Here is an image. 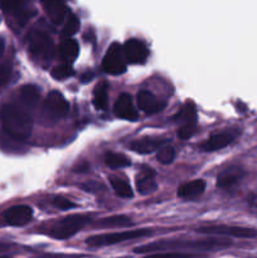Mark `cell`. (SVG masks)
I'll return each instance as SVG.
<instances>
[{
    "instance_id": "obj_1",
    "label": "cell",
    "mask_w": 257,
    "mask_h": 258,
    "mask_svg": "<svg viewBox=\"0 0 257 258\" xmlns=\"http://www.w3.org/2000/svg\"><path fill=\"white\" fill-rule=\"evenodd\" d=\"M232 246V241L227 238H206L193 239V241H159L153 243L144 244L134 249L135 253H160L164 251L178 252V251H194V252H208L218 251V249L228 248Z\"/></svg>"
},
{
    "instance_id": "obj_2",
    "label": "cell",
    "mask_w": 257,
    "mask_h": 258,
    "mask_svg": "<svg viewBox=\"0 0 257 258\" xmlns=\"http://www.w3.org/2000/svg\"><path fill=\"white\" fill-rule=\"evenodd\" d=\"M0 120H2L4 131L12 138L19 141H24L32 134L33 120L27 110L13 103H7L0 110Z\"/></svg>"
},
{
    "instance_id": "obj_3",
    "label": "cell",
    "mask_w": 257,
    "mask_h": 258,
    "mask_svg": "<svg viewBox=\"0 0 257 258\" xmlns=\"http://www.w3.org/2000/svg\"><path fill=\"white\" fill-rule=\"evenodd\" d=\"M88 222H90V217L86 214H72L50 224L47 233L52 238L65 241L85 228Z\"/></svg>"
},
{
    "instance_id": "obj_4",
    "label": "cell",
    "mask_w": 257,
    "mask_h": 258,
    "mask_svg": "<svg viewBox=\"0 0 257 258\" xmlns=\"http://www.w3.org/2000/svg\"><path fill=\"white\" fill-rule=\"evenodd\" d=\"M153 233L151 229H136V231H125V232H113V233H103L91 236L86 239V244L90 247H106L112 244L122 243L126 241L144 238L149 237Z\"/></svg>"
},
{
    "instance_id": "obj_5",
    "label": "cell",
    "mask_w": 257,
    "mask_h": 258,
    "mask_svg": "<svg viewBox=\"0 0 257 258\" xmlns=\"http://www.w3.org/2000/svg\"><path fill=\"white\" fill-rule=\"evenodd\" d=\"M29 52L38 59L50 60L54 55V43L52 38L42 30H33L28 35Z\"/></svg>"
},
{
    "instance_id": "obj_6",
    "label": "cell",
    "mask_w": 257,
    "mask_h": 258,
    "mask_svg": "<svg viewBox=\"0 0 257 258\" xmlns=\"http://www.w3.org/2000/svg\"><path fill=\"white\" fill-rule=\"evenodd\" d=\"M70 112V103L58 91H50L43 105V115L45 120L52 122L66 117Z\"/></svg>"
},
{
    "instance_id": "obj_7",
    "label": "cell",
    "mask_w": 257,
    "mask_h": 258,
    "mask_svg": "<svg viewBox=\"0 0 257 258\" xmlns=\"http://www.w3.org/2000/svg\"><path fill=\"white\" fill-rule=\"evenodd\" d=\"M198 233L211 234V236H224L233 237V238H256L257 229L248 228V227L238 226H226V224H214V226L199 227L197 229Z\"/></svg>"
},
{
    "instance_id": "obj_8",
    "label": "cell",
    "mask_w": 257,
    "mask_h": 258,
    "mask_svg": "<svg viewBox=\"0 0 257 258\" xmlns=\"http://www.w3.org/2000/svg\"><path fill=\"white\" fill-rule=\"evenodd\" d=\"M102 68L106 73L112 76L122 75L126 71V58L122 47L118 43H112L108 47L103 57Z\"/></svg>"
},
{
    "instance_id": "obj_9",
    "label": "cell",
    "mask_w": 257,
    "mask_h": 258,
    "mask_svg": "<svg viewBox=\"0 0 257 258\" xmlns=\"http://www.w3.org/2000/svg\"><path fill=\"white\" fill-rule=\"evenodd\" d=\"M126 62L133 64H143L146 62L149 50L146 45L139 39H128L122 47Z\"/></svg>"
},
{
    "instance_id": "obj_10",
    "label": "cell",
    "mask_w": 257,
    "mask_h": 258,
    "mask_svg": "<svg viewBox=\"0 0 257 258\" xmlns=\"http://www.w3.org/2000/svg\"><path fill=\"white\" fill-rule=\"evenodd\" d=\"M32 208L25 206V204H19V206L12 207L8 211H5L4 213V219L7 221V223L14 227L24 226V224H27L32 219Z\"/></svg>"
},
{
    "instance_id": "obj_11",
    "label": "cell",
    "mask_w": 257,
    "mask_h": 258,
    "mask_svg": "<svg viewBox=\"0 0 257 258\" xmlns=\"http://www.w3.org/2000/svg\"><path fill=\"white\" fill-rule=\"evenodd\" d=\"M113 112L117 117L128 121H135L139 116L138 111L135 110V106H134L133 98L128 93H122L118 96L113 105Z\"/></svg>"
},
{
    "instance_id": "obj_12",
    "label": "cell",
    "mask_w": 257,
    "mask_h": 258,
    "mask_svg": "<svg viewBox=\"0 0 257 258\" xmlns=\"http://www.w3.org/2000/svg\"><path fill=\"white\" fill-rule=\"evenodd\" d=\"M166 103L164 101L159 100L155 95H153L149 91H140L138 93V106L141 111L145 113L153 115V113H158L164 110Z\"/></svg>"
},
{
    "instance_id": "obj_13",
    "label": "cell",
    "mask_w": 257,
    "mask_h": 258,
    "mask_svg": "<svg viewBox=\"0 0 257 258\" xmlns=\"http://www.w3.org/2000/svg\"><path fill=\"white\" fill-rule=\"evenodd\" d=\"M45 14L54 24H60L68 18V9L62 0H42Z\"/></svg>"
},
{
    "instance_id": "obj_14",
    "label": "cell",
    "mask_w": 257,
    "mask_h": 258,
    "mask_svg": "<svg viewBox=\"0 0 257 258\" xmlns=\"http://www.w3.org/2000/svg\"><path fill=\"white\" fill-rule=\"evenodd\" d=\"M166 141L163 140V139H155V138H143L138 139V140H134L133 143H130L128 148L138 154H143V155H146V154H151L154 151L159 150L161 146L165 145Z\"/></svg>"
},
{
    "instance_id": "obj_15",
    "label": "cell",
    "mask_w": 257,
    "mask_h": 258,
    "mask_svg": "<svg viewBox=\"0 0 257 258\" xmlns=\"http://www.w3.org/2000/svg\"><path fill=\"white\" fill-rule=\"evenodd\" d=\"M234 134L232 133H219L212 135L208 140L204 141L203 144L199 145L201 150L203 151H216L226 148L233 141Z\"/></svg>"
},
{
    "instance_id": "obj_16",
    "label": "cell",
    "mask_w": 257,
    "mask_h": 258,
    "mask_svg": "<svg viewBox=\"0 0 257 258\" xmlns=\"http://www.w3.org/2000/svg\"><path fill=\"white\" fill-rule=\"evenodd\" d=\"M243 175L244 171L241 168L232 166V168L226 169V170L219 174L218 178H217V186L221 189L232 188V186H234L241 181Z\"/></svg>"
},
{
    "instance_id": "obj_17",
    "label": "cell",
    "mask_w": 257,
    "mask_h": 258,
    "mask_svg": "<svg viewBox=\"0 0 257 258\" xmlns=\"http://www.w3.org/2000/svg\"><path fill=\"white\" fill-rule=\"evenodd\" d=\"M136 188L139 193L146 196L156 190L158 184L155 181V171L153 169H145L136 179Z\"/></svg>"
},
{
    "instance_id": "obj_18",
    "label": "cell",
    "mask_w": 257,
    "mask_h": 258,
    "mask_svg": "<svg viewBox=\"0 0 257 258\" xmlns=\"http://www.w3.org/2000/svg\"><path fill=\"white\" fill-rule=\"evenodd\" d=\"M173 121L181 125H197V108L194 102L186 101L180 110L173 116Z\"/></svg>"
},
{
    "instance_id": "obj_19",
    "label": "cell",
    "mask_w": 257,
    "mask_h": 258,
    "mask_svg": "<svg viewBox=\"0 0 257 258\" xmlns=\"http://www.w3.org/2000/svg\"><path fill=\"white\" fill-rule=\"evenodd\" d=\"M206 190V183L202 179H197V180L189 181V183L183 184L179 186L178 189V197L183 199H196L199 196L204 193Z\"/></svg>"
},
{
    "instance_id": "obj_20",
    "label": "cell",
    "mask_w": 257,
    "mask_h": 258,
    "mask_svg": "<svg viewBox=\"0 0 257 258\" xmlns=\"http://www.w3.org/2000/svg\"><path fill=\"white\" fill-rule=\"evenodd\" d=\"M80 45L72 38H66L59 44V57L66 64H72L78 57Z\"/></svg>"
},
{
    "instance_id": "obj_21",
    "label": "cell",
    "mask_w": 257,
    "mask_h": 258,
    "mask_svg": "<svg viewBox=\"0 0 257 258\" xmlns=\"http://www.w3.org/2000/svg\"><path fill=\"white\" fill-rule=\"evenodd\" d=\"M20 100H22L23 105L25 108L29 111H33L37 107L38 102H39V88L34 85H25L20 88Z\"/></svg>"
},
{
    "instance_id": "obj_22",
    "label": "cell",
    "mask_w": 257,
    "mask_h": 258,
    "mask_svg": "<svg viewBox=\"0 0 257 258\" xmlns=\"http://www.w3.org/2000/svg\"><path fill=\"white\" fill-rule=\"evenodd\" d=\"M96 226L100 228H125L133 226V221L126 216H112L100 219Z\"/></svg>"
},
{
    "instance_id": "obj_23",
    "label": "cell",
    "mask_w": 257,
    "mask_h": 258,
    "mask_svg": "<svg viewBox=\"0 0 257 258\" xmlns=\"http://www.w3.org/2000/svg\"><path fill=\"white\" fill-rule=\"evenodd\" d=\"M25 0H0V7L4 12L10 13L18 18V20L27 18L24 9Z\"/></svg>"
},
{
    "instance_id": "obj_24",
    "label": "cell",
    "mask_w": 257,
    "mask_h": 258,
    "mask_svg": "<svg viewBox=\"0 0 257 258\" xmlns=\"http://www.w3.org/2000/svg\"><path fill=\"white\" fill-rule=\"evenodd\" d=\"M108 102V95H107V83L101 82L96 86L95 91H93V105L97 110H106Z\"/></svg>"
},
{
    "instance_id": "obj_25",
    "label": "cell",
    "mask_w": 257,
    "mask_h": 258,
    "mask_svg": "<svg viewBox=\"0 0 257 258\" xmlns=\"http://www.w3.org/2000/svg\"><path fill=\"white\" fill-rule=\"evenodd\" d=\"M110 184H111V186H112L113 190H115L116 196H118L120 198H123V199L133 198V196H134L133 189H131V186L128 185L126 181H123L122 179L111 176Z\"/></svg>"
},
{
    "instance_id": "obj_26",
    "label": "cell",
    "mask_w": 257,
    "mask_h": 258,
    "mask_svg": "<svg viewBox=\"0 0 257 258\" xmlns=\"http://www.w3.org/2000/svg\"><path fill=\"white\" fill-rule=\"evenodd\" d=\"M106 165L110 166L111 169H118V168H126V166L131 165L130 159L126 158L122 154L117 153H107L105 156Z\"/></svg>"
},
{
    "instance_id": "obj_27",
    "label": "cell",
    "mask_w": 257,
    "mask_h": 258,
    "mask_svg": "<svg viewBox=\"0 0 257 258\" xmlns=\"http://www.w3.org/2000/svg\"><path fill=\"white\" fill-rule=\"evenodd\" d=\"M80 28V20L76 15H70V17L66 19L65 22V27L62 29V35L63 38H71L73 34H76Z\"/></svg>"
},
{
    "instance_id": "obj_28",
    "label": "cell",
    "mask_w": 257,
    "mask_h": 258,
    "mask_svg": "<svg viewBox=\"0 0 257 258\" xmlns=\"http://www.w3.org/2000/svg\"><path fill=\"white\" fill-rule=\"evenodd\" d=\"M50 75H52V77L54 78V80L63 81L66 80V78L72 77V76L75 75V71H73V68L71 67V64H66V63H63V64L57 66L55 68H53Z\"/></svg>"
},
{
    "instance_id": "obj_29",
    "label": "cell",
    "mask_w": 257,
    "mask_h": 258,
    "mask_svg": "<svg viewBox=\"0 0 257 258\" xmlns=\"http://www.w3.org/2000/svg\"><path fill=\"white\" fill-rule=\"evenodd\" d=\"M156 156H158V160L161 164H170L175 158V150H174L173 146L164 145L159 149Z\"/></svg>"
},
{
    "instance_id": "obj_30",
    "label": "cell",
    "mask_w": 257,
    "mask_h": 258,
    "mask_svg": "<svg viewBox=\"0 0 257 258\" xmlns=\"http://www.w3.org/2000/svg\"><path fill=\"white\" fill-rule=\"evenodd\" d=\"M19 143H22V141L12 138L5 131L4 134L0 133V148L2 149H5V150L7 149L8 150H17V149H19Z\"/></svg>"
},
{
    "instance_id": "obj_31",
    "label": "cell",
    "mask_w": 257,
    "mask_h": 258,
    "mask_svg": "<svg viewBox=\"0 0 257 258\" xmlns=\"http://www.w3.org/2000/svg\"><path fill=\"white\" fill-rule=\"evenodd\" d=\"M198 254L186 253V252H160V253H153L144 258H197Z\"/></svg>"
},
{
    "instance_id": "obj_32",
    "label": "cell",
    "mask_w": 257,
    "mask_h": 258,
    "mask_svg": "<svg viewBox=\"0 0 257 258\" xmlns=\"http://www.w3.org/2000/svg\"><path fill=\"white\" fill-rule=\"evenodd\" d=\"M12 77V67L7 63H0V88L4 87Z\"/></svg>"
},
{
    "instance_id": "obj_33",
    "label": "cell",
    "mask_w": 257,
    "mask_h": 258,
    "mask_svg": "<svg viewBox=\"0 0 257 258\" xmlns=\"http://www.w3.org/2000/svg\"><path fill=\"white\" fill-rule=\"evenodd\" d=\"M53 206L59 209H63V211H68L71 208H75L76 204L72 203L70 199L62 198V197H54L53 198Z\"/></svg>"
},
{
    "instance_id": "obj_34",
    "label": "cell",
    "mask_w": 257,
    "mask_h": 258,
    "mask_svg": "<svg viewBox=\"0 0 257 258\" xmlns=\"http://www.w3.org/2000/svg\"><path fill=\"white\" fill-rule=\"evenodd\" d=\"M93 77H95V75H93L92 71H86V72L81 76V82L83 83L91 82V81L93 80Z\"/></svg>"
},
{
    "instance_id": "obj_35",
    "label": "cell",
    "mask_w": 257,
    "mask_h": 258,
    "mask_svg": "<svg viewBox=\"0 0 257 258\" xmlns=\"http://www.w3.org/2000/svg\"><path fill=\"white\" fill-rule=\"evenodd\" d=\"M4 47H5L4 39H2V38H0V54H2V53L4 52Z\"/></svg>"
},
{
    "instance_id": "obj_36",
    "label": "cell",
    "mask_w": 257,
    "mask_h": 258,
    "mask_svg": "<svg viewBox=\"0 0 257 258\" xmlns=\"http://www.w3.org/2000/svg\"><path fill=\"white\" fill-rule=\"evenodd\" d=\"M0 258H9V257H7V256H0Z\"/></svg>"
}]
</instances>
